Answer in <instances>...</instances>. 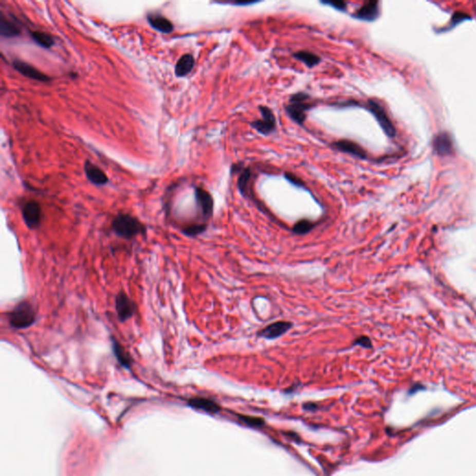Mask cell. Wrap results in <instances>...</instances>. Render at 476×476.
Returning a JSON list of instances; mask_svg holds the SVG:
<instances>
[{"mask_svg":"<svg viewBox=\"0 0 476 476\" xmlns=\"http://www.w3.org/2000/svg\"><path fill=\"white\" fill-rule=\"evenodd\" d=\"M114 232L124 239H132L146 233L145 226L130 214H118L112 223Z\"/></svg>","mask_w":476,"mask_h":476,"instance_id":"obj_1","label":"cell"},{"mask_svg":"<svg viewBox=\"0 0 476 476\" xmlns=\"http://www.w3.org/2000/svg\"><path fill=\"white\" fill-rule=\"evenodd\" d=\"M10 326L15 329H25L36 320V313L28 301H21L8 314Z\"/></svg>","mask_w":476,"mask_h":476,"instance_id":"obj_2","label":"cell"},{"mask_svg":"<svg viewBox=\"0 0 476 476\" xmlns=\"http://www.w3.org/2000/svg\"><path fill=\"white\" fill-rule=\"evenodd\" d=\"M310 96L307 93L302 91L295 93L291 95L289 102L286 106V112L288 117L301 126L306 120L307 111H309L313 106V104L307 102Z\"/></svg>","mask_w":476,"mask_h":476,"instance_id":"obj_3","label":"cell"},{"mask_svg":"<svg viewBox=\"0 0 476 476\" xmlns=\"http://www.w3.org/2000/svg\"><path fill=\"white\" fill-rule=\"evenodd\" d=\"M262 119H258L251 122L250 125L254 130H256L259 133L263 135L271 134L277 129V120L272 110L267 106L259 107Z\"/></svg>","mask_w":476,"mask_h":476,"instance_id":"obj_4","label":"cell"},{"mask_svg":"<svg viewBox=\"0 0 476 476\" xmlns=\"http://www.w3.org/2000/svg\"><path fill=\"white\" fill-rule=\"evenodd\" d=\"M367 109L374 116L377 121L379 122L381 129L389 137H394L395 135L394 126L392 122L390 121L383 107L381 106L379 102L375 100H369L367 103Z\"/></svg>","mask_w":476,"mask_h":476,"instance_id":"obj_5","label":"cell"},{"mask_svg":"<svg viewBox=\"0 0 476 476\" xmlns=\"http://www.w3.org/2000/svg\"><path fill=\"white\" fill-rule=\"evenodd\" d=\"M136 310V305L134 301H132L130 297L125 294L124 292H120L116 298V311H117L118 319L122 323L132 318Z\"/></svg>","mask_w":476,"mask_h":476,"instance_id":"obj_6","label":"cell"},{"mask_svg":"<svg viewBox=\"0 0 476 476\" xmlns=\"http://www.w3.org/2000/svg\"><path fill=\"white\" fill-rule=\"evenodd\" d=\"M23 219L26 226L30 229L39 228L41 224L42 213L38 202L29 201L23 208Z\"/></svg>","mask_w":476,"mask_h":476,"instance_id":"obj_7","label":"cell"},{"mask_svg":"<svg viewBox=\"0 0 476 476\" xmlns=\"http://www.w3.org/2000/svg\"><path fill=\"white\" fill-rule=\"evenodd\" d=\"M291 322H286V321H278L270 324L269 326L264 327L263 329L260 331L258 334L259 337H262L267 340H274L277 338H279L281 336L286 334L287 331L291 328Z\"/></svg>","mask_w":476,"mask_h":476,"instance_id":"obj_8","label":"cell"},{"mask_svg":"<svg viewBox=\"0 0 476 476\" xmlns=\"http://www.w3.org/2000/svg\"><path fill=\"white\" fill-rule=\"evenodd\" d=\"M194 195L203 216L205 218L209 219L213 214L214 202L212 196L208 191L200 187L195 188Z\"/></svg>","mask_w":476,"mask_h":476,"instance_id":"obj_9","label":"cell"},{"mask_svg":"<svg viewBox=\"0 0 476 476\" xmlns=\"http://www.w3.org/2000/svg\"><path fill=\"white\" fill-rule=\"evenodd\" d=\"M13 67L20 74H22L23 76H25L26 78L34 79V80H39L41 82H46V81L50 80V78H49L44 73H42L41 71H39V69L34 68V66L31 65L29 63L22 62L19 60H15L14 62H13Z\"/></svg>","mask_w":476,"mask_h":476,"instance_id":"obj_10","label":"cell"},{"mask_svg":"<svg viewBox=\"0 0 476 476\" xmlns=\"http://www.w3.org/2000/svg\"><path fill=\"white\" fill-rule=\"evenodd\" d=\"M379 2L370 1L360 7L358 10L353 14L355 19L365 21V22H373L379 17Z\"/></svg>","mask_w":476,"mask_h":476,"instance_id":"obj_11","label":"cell"},{"mask_svg":"<svg viewBox=\"0 0 476 476\" xmlns=\"http://www.w3.org/2000/svg\"><path fill=\"white\" fill-rule=\"evenodd\" d=\"M332 146L338 151L349 154L352 156H357L361 159H364L365 156H367L365 151L362 148V146H360L355 141H349V140H340V141L334 142Z\"/></svg>","mask_w":476,"mask_h":476,"instance_id":"obj_12","label":"cell"},{"mask_svg":"<svg viewBox=\"0 0 476 476\" xmlns=\"http://www.w3.org/2000/svg\"><path fill=\"white\" fill-rule=\"evenodd\" d=\"M85 173L88 180L95 185H104L108 182V177L99 167L94 165L90 161H86L84 165Z\"/></svg>","mask_w":476,"mask_h":476,"instance_id":"obj_13","label":"cell"},{"mask_svg":"<svg viewBox=\"0 0 476 476\" xmlns=\"http://www.w3.org/2000/svg\"><path fill=\"white\" fill-rule=\"evenodd\" d=\"M147 21L154 29L164 34H169L174 28L170 20L160 14H149L147 16Z\"/></svg>","mask_w":476,"mask_h":476,"instance_id":"obj_14","label":"cell"},{"mask_svg":"<svg viewBox=\"0 0 476 476\" xmlns=\"http://www.w3.org/2000/svg\"><path fill=\"white\" fill-rule=\"evenodd\" d=\"M112 341V349L114 352V355L117 357L118 363L121 364L122 367L126 368L130 370L132 368V359L131 355L126 352V349L122 346L119 341H117L114 337L111 339Z\"/></svg>","mask_w":476,"mask_h":476,"instance_id":"obj_15","label":"cell"},{"mask_svg":"<svg viewBox=\"0 0 476 476\" xmlns=\"http://www.w3.org/2000/svg\"><path fill=\"white\" fill-rule=\"evenodd\" d=\"M194 66V59L192 54H185L176 63L175 74L179 78L186 77L191 73Z\"/></svg>","mask_w":476,"mask_h":476,"instance_id":"obj_16","label":"cell"},{"mask_svg":"<svg viewBox=\"0 0 476 476\" xmlns=\"http://www.w3.org/2000/svg\"><path fill=\"white\" fill-rule=\"evenodd\" d=\"M189 405L192 408L203 410L208 413H217L219 411V406L218 404L210 399L204 398V397H195V398L191 399L189 401Z\"/></svg>","mask_w":476,"mask_h":476,"instance_id":"obj_17","label":"cell"},{"mask_svg":"<svg viewBox=\"0 0 476 476\" xmlns=\"http://www.w3.org/2000/svg\"><path fill=\"white\" fill-rule=\"evenodd\" d=\"M21 33L18 25L7 19L5 16L1 14L0 18V34L5 38H14Z\"/></svg>","mask_w":476,"mask_h":476,"instance_id":"obj_18","label":"cell"},{"mask_svg":"<svg viewBox=\"0 0 476 476\" xmlns=\"http://www.w3.org/2000/svg\"><path fill=\"white\" fill-rule=\"evenodd\" d=\"M293 56L297 60H299V61H301V62L304 63L307 67H309V68L316 66L317 64H319L321 62L320 57L318 55H316V54L313 53L311 51L300 50L296 53L293 54Z\"/></svg>","mask_w":476,"mask_h":476,"instance_id":"obj_19","label":"cell"},{"mask_svg":"<svg viewBox=\"0 0 476 476\" xmlns=\"http://www.w3.org/2000/svg\"><path fill=\"white\" fill-rule=\"evenodd\" d=\"M31 36L36 44L44 49H49L53 46V39L47 33L41 32V31H33L31 32Z\"/></svg>","mask_w":476,"mask_h":476,"instance_id":"obj_20","label":"cell"},{"mask_svg":"<svg viewBox=\"0 0 476 476\" xmlns=\"http://www.w3.org/2000/svg\"><path fill=\"white\" fill-rule=\"evenodd\" d=\"M250 178H251V171L248 168L241 171V174L239 176L237 181L238 189L241 194H246Z\"/></svg>","mask_w":476,"mask_h":476,"instance_id":"obj_21","label":"cell"},{"mask_svg":"<svg viewBox=\"0 0 476 476\" xmlns=\"http://www.w3.org/2000/svg\"><path fill=\"white\" fill-rule=\"evenodd\" d=\"M435 148L441 154L448 153V151L451 149V142H450V140L448 139L447 135L438 136L436 141H435Z\"/></svg>","mask_w":476,"mask_h":476,"instance_id":"obj_22","label":"cell"},{"mask_svg":"<svg viewBox=\"0 0 476 476\" xmlns=\"http://www.w3.org/2000/svg\"><path fill=\"white\" fill-rule=\"evenodd\" d=\"M314 227H315V224H313L310 221L301 219L294 225L293 231L297 234H304V233L310 232Z\"/></svg>","mask_w":476,"mask_h":476,"instance_id":"obj_23","label":"cell"},{"mask_svg":"<svg viewBox=\"0 0 476 476\" xmlns=\"http://www.w3.org/2000/svg\"><path fill=\"white\" fill-rule=\"evenodd\" d=\"M239 418L245 424H247L248 426H250V427L259 428L264 425V420H263V418L248 417V416H239Z\"/></svg>","mask_w":476,"mask_h":476,"instance_id":"obj_24","label":"cell"},{"mask_svg":"<svg viewBox=\"0 0 476 476\" xmlns=\"http://www.w3.org/2000/svg\"><path fill=\"white\" fill-rule=\"evenodd\" d=\"M206 228L207 226L205 224H195L184 230V233L186 235H197L199 233H203Z\"/></svg>","mask_w":476,"mask_h":476,"instance_id":"obj_25","label":"cell"},{"mask_svg":"<svg viewBox=\"0 0 476 476\" xmlns=\"http://www.w3.org/2000/svg\"><path fill=\"white\" fill-rule=\"evenodd\" d=\"M323 4L325 5L331 6L333 9L339 10V11H345L347 9V4L344 1H322Z\"/></svg>","mask_w":476,"mask_h":476,"instance_id":"obj_26","label":"cell"},{"mask_svg":"<svg viewBox=\"0 0 476 476\" xmlns=\"http://www.w3.org/2000/svg\"><path fill=\"white\" fill-rule=\"evenodd\" d=\"M285 177L289 182H291L292 185H296V186H299V187H303L304 186V184L303 181L301 180V179L298 178L296 175L292 174L290 172H287L285 174Z\"/></svg>","mask_w":476,"mask_h":476,"instance_id":"obj_27","label":"cell"},{"mask_svg":"<svg viewBox=\"0 0 476 476\" xmlns=\"http://www.w3.org/2000/svg\"><path fill=\"white\" fill-rule=\"evenodd\" d=\"M354 345H359V346H362L364 348H371L372 347V343L370 341V338H368L365 336H362V337L357 338L354 342Z\"/></svg>","mask_w":476,"mask_h":476,"instance_id":"obj_28","label":"cell"},{"mask_svg":"<svg viewBox=\"0 0 476 476\" xmlns=\"http://www.w3.org/2000/svg\"><path fill=\"white\" fill-rule=\"evenodd\" d=\"M257 1H235V2H228V4L233 6H248L256 4Z\"/></svg>","mask_w":476,"mask_h":476,"instance_id":"obj_29","label":"cell"}]
</instances>
